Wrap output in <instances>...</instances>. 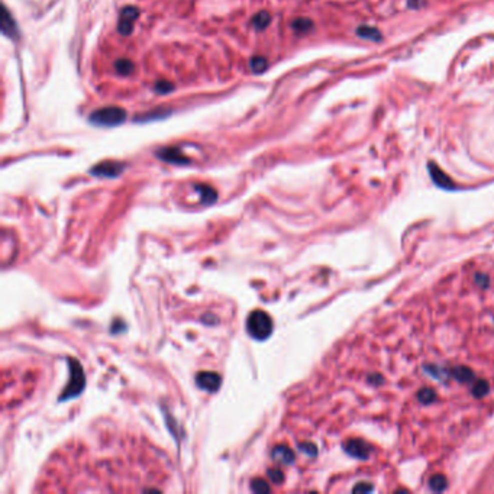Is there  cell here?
Wrapping results in <instances>:
<instances>
[{
    "label": "cell",
    "instance_id": "obj_16",
    "mask_svg": "<svg viewBox=\"0 0 494 494\" xmlns=\"http://www.w3.org/2000/svg\"><path fill=\"white\" fill-rule=\"evenodd\" d=\"M251 488H252L255 493H267V491H270L268 484H267L264 480H254L251 482Z\"/></svg>",
    "mask_w": 494,
    "mask_h": 494
},
{
    "label": "cell",
    "instance_id": "obj_15",
    "mask_svg": "<svg viewBox=\"0 0 494 494\" xmlns=\"http://www.w3.org/2000/svg\"><path fill=\"white\" fill-rule=\"evenodd\" d=\"M249 67L252 70V73L261 74V73H264L267 70V67H268V61L264 57H252L251 61H249Z\"/></svg>",
    "mask_w": 494,
    "mask_h": 494
},
{
    "label": "cell",
    "instance_id": "obj_3",
    "mask_svg": "<svg viewBox=\"0 0 494 494\" xmlns=\"http://www.w3.org/2000/svg\"><path fill=\"white\" fill-rule=\"evenodd\" d=\"M139 18V11L135 6H126L119 14L118 21V31L122 35H131L134 31V24Z\"/></svg>",
    "mask_w": 494,
    "mask_h": 494
},
{
    "label": "cell",
    "instance_id": "obj_5",
    "mask_svg": "<svg viewBox=\"0 0 494 494\" xmlns=\"http://www.w3.org/2000/svg\"><path fill=\"white\" fill-rule=\"evenodd\" d=\"M196 383H197V385H199L200 388H203V390H207V391H216L220 385V377L216 374V372H209V371H205V372L197 374V377H196Z\"/></svg>",
    "mask_w": 494,
    "mask_h": 494
},
{
    "label": "cell",
    "instance_id": "obj_10",
    "mask_svg": "<svg viewBox=\"0 0 494 494\" xmlns=\"http://www.w3.org/2000/svg\"><path fill=\"white\" fill-rule=\"evenodd\" d=\"M273 458H274V461H277V462L290 464L294 459V453L291 452L288 448H286V446H277L274 451H273Z\"/></svg>",
    "mask_w": 494,
    "mask_h": 494
},
{
    "label": "cell",
    "instance_id": "obj_17",
    "mask_svg": "<svg viewBox=\"0 0 494 494\" xmlns=\"http://www.w3.org/2000/svg\"><path fill=\"white\" fill-rule=\"evenodd\" d=\"M173 89H174V86L168 82H158L155 86V92L160 93V95H165V93L171 92Z\"/></svg>",
    "mask_w": 494,
    "mask_h": 494
},
{
    "label": "cell",
    "instance_id": "obj_8",
    "mask_svg": "<svg viewBox=\"0 0 494 494\" xmlns=\"http://www.w3.org/2000/svg\"><path fill=\"white\" fill-rule=\"evenodd\" d=\"M2 31H3V34L8 35L9 38H16V35H18V27H16V22H15L14 18L11 16L9 11H8L6 8L3 9Z\"/></svg>",
    "mask_w": 494,
    "mask_h": 494
},
{
    "label": "cell",
    "instance_id": "obj_12",
    "mask_svg": "<svg viewBox=\"0 0 494 494\" xmlns=\"http://www.w3.org/2000/svg\"><path fill=\"white\" fill-rule=\"evenodd\" d=\"M251 22H252V27L255 28V29L262 31V29H265V28L270 25V22H271V15L268 14V12H265V11H262L260 14L255 15V16L252 18Z\"/></svg>",
    "mask_w": 494,
    "mask_h": 494
},
{
    "label": "cell",
    "instance_id": "obj_2",
    "mask_svg": "<svg viewBox=\"0 0 494 494\" xmlns=\"http://www.w3.org/2000/svg\"><path fill=\"white\" fill-rule=\"evenodd\" d=\"M126 121V112L119 106H108L95 110L90 115V122L97 126H118Z\"/></svg>",
    "mask_w": 494,
    "mask_h": 494
},
{
    "label": "cell",
    "instance_id": "obj_7",
    "mask_svg": "<svg viewBox=\"0 0 494 494\" xmlns=\"http://www.w3.org/2000/svg\"><path fill=\"white\" fill-rule=\"evenodd\" d=\"M157 155L161 160H164L167 163H171V164H187V163H190V160L186 155H183V152L180 151L179 148H174V147L163 148V150L157 152Z\"/></svg>",
    "mask_w": 494,
    "mask_h": 494
},
{
    "label": "cell",
    "instance_id": "obj_6",
    "mask_svg": "<svg viewBox=\"0 0 494 494\" xmlns=\"http://www.w3.org/2000/svg\"><path fill=\"white\" fill-rule=\"evenodd\" d=\"M83 384H84V380H83L82 368H80L79 364L76 362V367H73V380H71V384L66 388V393L61 396V398L64 400V398L77 396V394L82 391Z\"/></svg>",
    "mask_w": 494,
    "mask_h": 494
},
{
    "label": "cell",
    "instance_id": "obj_11",
    "mask_svg": "<svg viewBox=\"0 0 494 494\" xmlns=\"http://www.w3.org/2000/svg\"><path fill=\"white\" fill-rule=\"evenodd\" d=\"M115 70L119 76H129L132 74V71L135 70V64L131 61V60H126V58H121V60H116L115 63Z\"/></svg>",
    "mask_w": 494,
    "mask_h": 494
},
{
    "label": "cell",
    "instance_id": "obj_9",
    "mask_svg": "<svg viewBox=\"0 0 494 494\" xmlns=\"http://www.w3.org/2000/svg\"><path fill=\"white\" fill-rule=\"evenodd\" d=\"M357 35L359 38H364V40H368V41L372 42H380L383 40V35H381L380 29L370 27V25H361L357 29Z\"/></svg>",
    "mask_w": 494,
    "mask_h": 494
},
{
    "label": "cell",
    "instance_id": "obj_1",
    "mask_svg": "<svg viewBox=\"0 0 494 494\" xmlns=\"http://www.w3.org/2000/svg\"><path fill=\"white\" fill-rule=\"evenodd\" d=\"M247 330L252 338L258 341L267 339L273 332V320L265 312L255 310L248 317Z\"/></svg>",
    "mask_w": 494,
    "mask_h": 494
},
{
    "label": "cell",
    "instance_id": "obj_4",
    "mask_svg": "<svg viewBox=\"0 0 494 494\" xmlns=\"http://www.w3.org/2000/svg\"><path fill=\"white\" fill-rule=\"evenodd\" d=\"M125 170V165L122 163L116 161H105L97 164L95 168H92V174L97 177H118Z\"/></svg>",
    "mask_w": 494,
    "mask_h": 494
},
{
    "label": "cell",
    "instance_id": "obj_13",
    "mask_svg": "<svg viewBox=\"0 0 494 494\" xmlns=\"http://www.w3.org/2000/svg\"><path fill=\"white\" fill-rule=\"evenodd\" d=\"M291 28L299 34H306L313 29V22L309 18H297L291 22Z\"/></svg>",
    "mask_w": 494,
    "mask_h": 494
},
{
    "label": "cell",
    "instance_id": "obj_18",
    "mask_svg": "<svg viewBox=\"0 0 494 494\" xmlns=\"http://www.w3.org/2000/svg\"><path fill=\"white\" fill-rule=\"evenodd\" d=\"M268 478L273 481V482H275V484H278V482L283 481L284 477H283V472L280 469H270L268 471Z\"/></svg>",
    "mask_w": 494,
    "mask_h": 494
},
{
    "label": "cell",
    "instance_id": "obj_14",
    "mask_svg": "<svg viewBox=\"0 0 494 494\" xmlns=\"http://www.w3.org/2000/svg\"><path fill=\"white\" fill-rule=\"evenodd\" d=\"M196 190L200 193L202 202L206 203V205L213 203V202L216 200V197H218L216 192H215L212 187H209V186H200V184H199V186H196Z\"/></svg>",
    "mask_w": 494,
    "mask_h": 494
}]
</instances>
